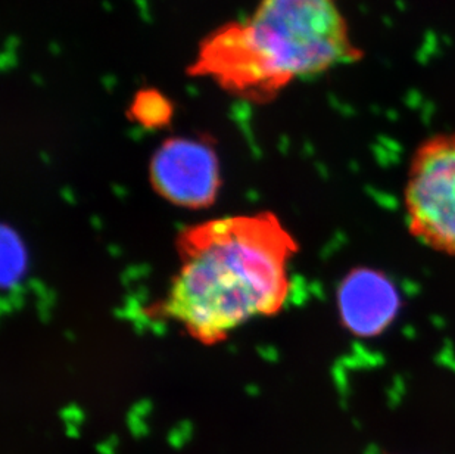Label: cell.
<instances>
[{
	"label": "cell",
	"instance_id": "cell-1",
	"mask_svg": "<svg viewBox=\"0 0 455 454\" xmlns=\"http://www.w3.org/2000/svg\"><path fill=\"white\" fill-rule=\"evenodd\" d=\"M180 267L158 311L204 344H215L289 299L298 244L271 212L217 218L177 238Z\"/></svg>",
	"mask_w": 455,
	"mask_h": 454
},
{
	"label": "cell",
	"instance_id": "cell-2",
	"mask_svg": "<svg viewBox=\"0 0 455 454\" xmlns=\"http://www.w3.org/2000/svg\"><path fill=\"white\" fill-rule=\"evenodd\" d=\"M364 56L337 0H261L246 21L201 41L189 73L264 102L296 80Z\"/></svg>",
	"mask_w": 455,
	"mask_h": 454
},
{
	"label": "cell",
	"instance_id": "cell-3",
	"mask_svg": "<svg viewBox=\"0 0 455 454\" xmlns=\"http://www.w3.org/2000/svg\"><path fill=\"white\" fill-rule=\"evenodd\" d=\"M404 209L415 241L455 255V131L433 134L415 148L404 186Z\"/></svg>",
	"mask_w": 455,
	"mask_h": 454
},
{
	"label": "cell",
	"instance_id": "cell-4",
	"mask_svg": "<svg viewBox=\"0 0 455 454\" xmlns=\"http://www.w3.org/2000/svg\"><path fill=\"white\" fill-rule=\"evenodd\" d=\"M153 189L174 205L209 206L220 189L217 157L211 146L192 139H169L151 163Z\"/></svg>",
	"mask_w": 455,
	"mask_h": 454
},
{
	"label": "cell",
	"instance_id": "cell-5",
	"mask_svg": "<svg viewBox=\"0 0 455 454\" xmlns=\"http://www.w3.org/2000/svg\"><path fill=\"white\" fill-rule=\"evenodd\" d=\"M342 326L357 338H377L398 319L402 295L386 273L355 267L345 274L336 292Z\"/></svg>",
	"mask_w": 455,
	"mask_h": 454
},
{
	"label": "cell",
	"instance_id": "cell-6",
	"mask_svg": "<svg viewBox=\"0 0 455 454\" xmlns=\"http://www.w3.org/2000/svg\"><path fill=\"white\" fill-rule=\"evenodd\" d=\"M136 121L146 127H161L169 120L172 106L162 93L153 89L140 90L130 106Z\"/></svg>",
	"mask_w": 455,
	"mask_h": 454
},
{
	"label": "cell",
	"instance_id": "cell-7",
	"mask_svg": "<svg viewBox=\"0 0 455 454\" xmlns=\"http://www.w3.org/2000/svg\"><path fill=\"white\" fill-rule=\"evenodd\" d=\"M193 435V425L190 420H181L177 426H174L169 434H168V444L175 449V450H180L186 443L190 441Z\"/></svg>",
	"mask_w": 455,
	"mask_h": 454
},
{
	"label": "cell",
	"instance_id": "cell-8",
	"mask_svg": "<svg viewBox=\"0 0 455 454\" xmlns=\"http://www.w3.org/2000/svg\"><path fill=\"white\" fill-rule=\"evenodd\" d=\"M127 426H128V431L131 432V435L136 437V438H143L149 432V426L145 422V419L134 414L133 412L127 416Z\"/></svg>",
	"mask_w": 455,
	"mask_h": 454
},
{
	"label": "cell",
	"instance_id": "cell-9",
	"mask_svg": "<svg viewBox=\"0 0 455 454\" xmlns=\"http://www.w3.org/2000/svg\"><path fill=\"white\" fill-rule=\"evenodd\" d=\"M61 417L65 423H74V425H81L84 422V413L80 407L71 404L68 407H65L61 412Z\"/></svg>",
	"mask_w": 455,
	"mask_h": 454
},
{
	"label": "cell",
	"instance_id": "cell-10",
	"mask_svg": "<svg viewBox=\"0 0 455 454\" xmlns=\"http://www.w3.org/2000/svg\"><path fill=\"white\" fill-rule=\"evenodd\" d=\"M131 412L145 419L149 413L152 412V404H151V401H140V403H137V404L133 407Z\"/></svg>",
	"mask_w": 455,
	"mask_h": 454
},
{
	"label": "cell",
	"instance_id": "cell-11",
	"mask_svg": "<svg viewBox=\"0 0 455 454\" xmlns=\"http://www.w3.org/2000/svg\"><path fill=\"white\" fill-rule=\"evenodd\" d=\"M115 446H112L108 440L106 441H102V443H99L97 446H96V450H97V453L99 454H117L115 452Z\"/></svg>",
	"mask_w": 455,
	"mask_h": 454
},
{
	"label": "cell",
	"instance_id": "cell-12",
	"mask_svg": "<svg viewBox=\"0 0 455 454\" xmlns=\"http://www.w3.org/2000/svg\"><path fill=\"white\" fill-rule=\"evenodd\" d=\"M65 432L67 437L71 440H77L80 437V425H74V423H65Z\"/></svg>",
	"mask_w": 455,
	"mask_h": 454
},
{
	"label": "cell",
	"instance_id": "cell-13",
	"mask_svg": "<svg viewBox=\"0 0 455 454\" xmlns=\"http://www.w3.org/2000/svg\"><path fill=\"white\" fill-rule=\"evenodd\" d=\"M108 441H109L112 446H115V447L118 446V437H117V435H111V437L108 438Z\"/></svg>",
	"mask_w": 455,
	"mask_h": 454
}]
</instances>
